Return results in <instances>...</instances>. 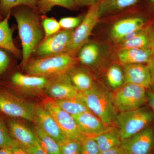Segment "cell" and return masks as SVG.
I'll list each match as a JSON object with an SVG mask.
<instances>
[{"label":"cell","instance_id":"cell-17","mask_svg":"<svg viewBox=\"0 0 154 154\" xmlns=\"http://www.w3.org/2000/svg\"><path fill=\"white\" fill-rule=\"evenodd\" d=\"M124 84H134L146 89L151 88L152 79L148 66L143 64H133L122 66Z\"/></svg>","mask_w":154,"mask_h":154},{"label":"cell","instance_id":"cell-32","mask_svg":"<svg viewBox=\"0 0 154 154\" xmlns=\"http://www.w3.org/2000/svg\"><path fill=\"white\" fill-rule=\"evenodd\" d=\"M42 26L45 35V38L58 33L61 28L59 22L53 18H45L43 19Z\"/></svg>","mask_w":154,"mask_h":154},{"label":"cell","instance_id":"cell-9","mask_svg":"<svg viewBox=\"0 0 154 154\" xmlns=\"http://www.w3.org/2000/svg\"><path fill=\"white\" fill-rule=\"evenodd\" d=\"M99 20L98 4L89 7L81 24L74 30L71 42L67 53L75 56L80 48L88 42L89 37Z\"/></svg>","mask_w":154,"mask_h":154},{"label":"cell","instance_id":"cell-45","mask_svg":"<svg viewBox=\"0 0 154 154\" xmlns=\"http://www.w3.org/2000/svg\"><path fill=\"white\" fill-rule=\"evenodd\" d=\"M4 19V18H3V17H2V16H1V14H0V22H1V21H2V20Z\"/></svg>","mask_w":154,"mask_h":154},{"label":"cell","instance_id":"cell-20","mask_svg":"<svg viewBox=\"0 0 154 154\" xmlns=\"http://www.w3.org/2000/svg\"><path fill=\"white\" fill-rule=\"evenodd\" d=\"M11 82L18 88L25 90H38L45 88L48 80L45 77L28 75L16 72L12 75Z\"/></svg>","mask_w":154,"mask_h":154},{"label":"cell","instance_id":"cell-43","mask_svg":"<svg viewBox=\"0 0 154 154\" xmlns=\"http://www.w3.org/2000/svg\"><path fill=\"white\" fill-rule=\"evenodd\" d=\"M146 7L149 10L154 11V0H144Z\"/></svg>","mask_w":154,"mask_h":154},{"label":"cell","instance_id":"cell-2","mask_svg":"<svg viewBox=\"0 0 154 154\" xmlns=\"http://www.w3.org/2000/svg\"><path fill=\"white\" fill-rule=\"evenodd\" d=\"M77 61L74 56L66 52L33 60L25 66L28 75L53 78L68 74Z\"/></svg>","mask_w":154,"mask_h":154},{"label":"cell","instance_id":"cell-11","mask_svg":"<svg viewBox=\"0 0 154 154\" xmlns=\"http://www.w3.org/2000/svg\"><path fill=\"white\" fill-rule=\"evenodd\" d=\"M121 146L126 154H153V129L147 127L131 137L122 140Z\"/></svg>","mask_w":154,"mask_h":154},{"label":"cell","instance_id":"cell-37","mask_svg":"<svg viewBox=\"0 0 154 154\" xmlns=\"http://www.w3.org/2000/svg\"><path fill=\"white\" fill-rule=\"evenodd\" d=\"M77 7H88L96 5L100 0H73Z\"/></svg>","mask_w":154,"mask_h":154},{"label":"cell","instance_id":"cell-15","mask_svg":"<svg viewBox=\"0 0 154 154\" xmlns=\"http://www.w3.org/2000/svg\"><path fill=\"white\" fill-rule=\"evenodd\" d=\"M34 122L58 143L65 138L55 119L43 106L34 105Z\"/></svg>","mask_w":154,"mask_h":154},{"label":"cell","instance_id":"cell-29","mask_svg":"<svg viewBox=\"0 0 154 154\" xmlns=\"http://www.w3.org/2000/svg\"><path fill=\"white\" fill-rule=\"evenodd\" d=\"M56 6L71 10L78 8L73 0H37V9L41 14H46Z\"/></svg>","mask_w":154,"mask_h":154},{"label":"cell","instance_id":"cell-26","mask_svg":"<svg viewBox=\"0 0 154 154\" xmlns=\"http://www.w3.org/2000/svg\"><path fill=\"white\" fill-rule=\"evenodd\" d=\"M34 132L42 147L48 154H61L60 147L57 141L43 131L39 127H35Z\"/></svg>","mask_w":154,"mask_h":154},{"label":"cell","instance_id":"cell-16","mask_svg":"<svg viewBox=\"0 0 154 154\" xmlns=\"http://www.w3.org/2000/svg\"><path fill=\"white\" fill-rule=\"evenodd\" d=\"M154 55L152 48H128L117 49L114 57L121 65L148 63Z\"/></svg>","mask_w":154,"mask_h":154},{"label":"cell","instance_id":"cell-22","mask_svg":"<svg viewBox=\"0 0 154 154\" xmlns=\"http://www.w3.org/2000/svg\"><path fill=\"white\" fill-rule=\"evenodd\" d=\"M93 137L97 143L100 152L120 146L122 143L120 134L118 129L115 127L109 131Z\"/></svg>","mask_w":154,"mask_h":154},{"label":"cell","instance_id":"cell-44","mask_svg":"<svg viewBox=\"0 0 154 154\" xmlns=\"http://www.w3.org/2000/svg\"><path fill=\"white\" fill-rule=\"evenodd\" d=\"M148 29L150 39L151 47L154 50V28L152 30Z\"/></svg>","mask_w":154,"mask_h":154},{"label":"cell","instance_id":"cell-6","mask_svg":"<svg viewBox=\"0 0 154 154\" xmlns=\"http://www.w3.org/2000/svg\"><path fill=\"white\" fill-rule=\"evenodd\" d=\"M42 105L55 119L65 138L82 143L88 137L82 132L73 116L61 108L53 99L50 97L44 99Z\"/></svg>","mask_w":154,"mask_h":154},{"label":"cell","instance_id":"cell-42","mask_svg":"<svg viewBox=\"0 0 154 154\" xmlns=\"http://www.w3.org/2000/svg\"><path fill=\"white\" fill-rule=\"evenodd\" d=\"M0 154H14L11 147L0 148Z\"/></svg>","mask_w":154,"mask_h":154},{"label":"cell","instance_id":"cell-35","mask_svg":"<svg viewBox=\"0 0 154 154\" xmlns=\"http://www.w3.org/2000/svg\"><path fill=\"white\" fill-rule=\"evenodd\" d=\"M7 50L0 48V77L8 69L11 63V58Z\"/></svg>","mask_w":154,"mask_h":154},{"label":"cell","instance_id":"cell-39","mask_svg":"<svg viewBox=\"0 0 154 154\" xmlns=\"http://www.w3.org/2000/svg\"><path fill=\"white\" fill-rule=\"evenodd\" d=\"M150 72L151 76L152 79L151 88L154 91V55L152 58L151 60L148 63Z\"/></svg>","mask_w":154,"mask_h":154},{"label":"cell","instance_id":"cell-38","mask_svg":"<svg viewBox=\"0 0 154 154\" xmlns=\"http://www.w3.org/2000/svg\"><path fill=\"white\" fill-rule=\"evenodd\" d=\"M99 154H126L124 149L120 146L116 147L114 148L111 149L103 152H101Z\"/></svg>","mask_w":154,"mask_h":154},{"label":"cell","instance_id":"cell-7","mask_svg":"<svg viewBox=\"0 0 154 154\" xmlns=\"http://www.w3.org/2000/svg\"><path fill=\"white\" fill-rule=\"evenodd\" d=\"M146 92L141 86L124 84L112 94L113 104L119 112L137 109L147 101Z\"/></svg>","mask_w":154,"mask_h":154},{"label":"cell","instance_id":"cell-31","mask_svg":"<svg viewBox=\"0 0 154 154\" xmlns=\"http://www.w3.org/2000/svg\"><path fill=\"white\" fill-rule=\"evenodd\" d=\"M58 143L61 154H81V143L77 141L65 138Z\"/></svg>","mask_w":154,"mask_h":154},{"label":"cell","instance_id":"cell-34","mask_svg":"<svg viewBox=\"0 0 154 154\" xmlns=\"http://www.w3.org/2000/svg\"><path fill=\"white\" fill-rule=\"evenodd\" d=\"M83 18L80 17H64L61 19L59 22L61 28H63L64 30H73L79 26Z\"/></svg>","mask_w":154,"mask_h":154},{"label":"cell","instance_id":"cell-19","mask_svg":"<svg viewBox=\"0 0 154 154\" xmlns=\"http://www.w3.org/2000/svg\"><path fill=\"white\" fill-rule=\"evenodd\" d=\"M7 126L12 137L25 147L39 143L35 133L20 122L10 119L7 122Z\"/></svg>","mask_w":154,"mask_h":154},{"label":"cell","instance_id":"cell-30","mask_svg":"<svg viewBox=\"0 0 154 154\" xmlns=\"http://www.w3.org/2000/svg\"><path fill=\"white\" fill-rule=\"evenodd\" d=\"M20 145L11 136L8 126L0 116V148Z\"/></svg>","mask_w":154,"mask_h":154},{"label":"cell","instance_id":"cell-40","mask_svg":"<svg viewBox=\"0 0 154 154\" xmlns=\"http://www.w3.org/2000/svg\"><path fill=\"white\" fill-rule=\"evenodd\" d=\"M14 154H30L25 147L22 145L12 147Z\"/></svg>","mask_w":154,"mask_h":154},{"label":"cell","instance_id":"cell-13","mask_svg":"<svg viewBox=\"0 0 154 154\" xmlns=\"http://www.w3.org/2000/svg\"><path fill=\"white\" fill-rule=\"evenodd\" d=\"M107 48L99 42H88L79 50L78 59L85 66L97 67L107 58L108 51Z\"/></svg>","mask_w":154,"mask_h":154},{"label":"cell","instance_id":"cell-33","mask_svg":"<svg viewBox=\"0 0 154 154\" xmlns=\"http://www.w3.org/2000/svg\"><path fill=\"white\" fill-rule=\"evenodd\" d=\"M100 153L97 143L94 137H86L81 143L80 154H99Z\"/></svg>","mask_w":154,"mask_h":154},{"label":"cell","instance_id":"cell-18","mask_svg":"<svg viewBox=\"0 0 154 154\" xmlns=\"http://www.w3.org/2000/svg\"><path fill=\"white\" fill-rule=\"evenodd\" d=\"M141 0H100L98 3L100 19L114 16L138 5Z\"/></svg>","mask_w":154,"mask_h":154},{"label":"cell","instance_id":"cell-3","mask_svg":"<svg viewBox=\"0 0 154 154\" xmlns=\"http://www.w3.org/2000/svg\"><path fill=\"white\" fill-rule=\"evenodd\" d=\"M82 99L94 115L105 124L114 126L118 111L113 104L112 94L95 84L91 90L82 93Z\"/></svg>","mask_w":154,"mask_h":154},{"label":"cell","instance_id":"cell-1","mask_svg":"<svg viewBox=\"0 0 154 154\" xmlns=\"http://www.w3.org/2000/svg\"><path fill=\"white\" fill-rule=\"evenodd\" d=\"M29 7L14 8L11 14L17 22L22 48V63L25 66L30 56L43 37V32L38 16Z\"/></svg>","mask_w":154,"mask_h":154},{"label":"cell","instance_id":"cell-28","mask_svg":"<svg viewBox=\"0 0 154 154\" xmlns=\"http://www.w3.org/2000/svg\"><path fill=\"white\" fill-rule=\"evenodd\" d=\"M22 6L36 10L37 0H0V14L5 18L14 8Z\"/></svg>","mask_w":154,"mask_h":154},{"label":"cell","instance_id":"cell-10","mask_svg":"<svg viewBox=\"0 0 154 154\" xmlns=\"http://www.w3.org/2000/svg\"><path fill=\"white\" fill-rule=\"evenodd\" d=\"M73 32V30H64L45 38L36 48V54L42 57L67 52Z\"/></svg>","mask_w":154,"mask_h":154},{"label":"cell","instance_id":"cell-27","mask_svg":"<svg viewBox=\"0 0 154 154\" xmlns=\"http://www.w3.org/2000/svg\"><path fill=\"white\" fill-rule=\"evenodd\" d=\"M106 79L108 85L114 91L120 88L124 84L122 67L118 63L110 65L106 71Z\"/></svg>","mask_w":154,"mask_h":154},{"label":"cell","instance_id":"cell-5","mask_svg":"<svg viewBox=\"0 0 154 154\" xmlns=\"http://www.w3.org/2000/svg\"><path fill=\"white\" fill-rule=\"evenodd\" d=\"M140 9L137 5L107 17L114 20L109 35L115 44L129 33L144 28L146 20Z\"/></svg>","mask_w":154,"mask_h":154},{"label":"cell","instance_id":"cell-41","mask_svg":"<svg viewBox=\"0 0 154 154\" xmlns=\"http://www.w3.org/2000/svg\"><path fill=\"white\" fill-rule=\"evenodd\" d=\"M146 93L147 101L154 113V91H148Z\"/></svg>","mask_w":154,"mask_h":154},{"label":"cell","instance_id":"cell-24","mask_svg":"<svg viewBox=\"0 0 154 154\" xmlns=\"http://www.w3.org/2000/svg\"><path fill=\"white\" fill-rule=\"evenodd\" d=\"M115 45L117 49L128 48H152L149 29L145 28L141 29L129 40Z\"/></svg>","mask_w":154,"mask_h":154},{"label":"cell","instance_id":"cell-14","mask_svg":"<svg viewBox=\"0 0 154 154\" xmlns=\"http://www.w3.org/2000/svg\"><path fill=\"white\" fill-rule=\"evenodd\" d=\"M73 117L82 132L88 137L97 136L115 127L105 124L91 112H85Z\"/></svg>","mask_w":154,"mask_h":154},{"label":"cell","instance_id":"cell-23","mask_svg":"<svg viewBox=\"0 0 154 154\" xmlns=\"http://www.w3.org/2000/svg\"><path fill=\"white\" fill-rule=\"evenodd\" d=\"M69 76L72 83L82 93L91 90L95 85L93 78L86 70L82 68L72 69Z\"/></svg>","mask_w":154,"mask_h":154},{"label":"cell","instance_id":"cell-25","mask_svg":"<svg viewBox=\"0 0 154 154\" xmlns=\"http://www.w3.org/2000/svg\"><path fill=\"white\" fill-rule=\"evenodd\" d=\"M54 100L61 108L72 116L79 115L85 112H91L83 101L82 96L81 98Z\"/></svg>","mask_w":154,"mask_h":154},{"label":"cell","instance_id":"cell-12","mask_svg":"<svg viewBox=\"0 0 154 154\" xmlns=\"http://www.w3.org/2000/svg\"><path fill=\"white\" fill-rule=\"evenodd\" d=\"M52 78L45 87L50 98L57 100L82 97V92L73 85L68 74Z\"/></svg>","mask_w":154,"mask_h":154},{"label":"cell","instance_id":"cell-36","mask_svg":"<svg viewBox=\"0 0 154 154\" xmlns=\"http://www.w3.org/2000/svg\"><path fill=\"white\" fill-rule=\"evenodd\" d=\"M25 148L30 154H48L44 150V149L42 147L39 143Z\"/></svg>","mask_w":154,"mask_h":154},{"label":"cell","instance_id":"cell-21","mask_svg":"<svg viewBox=\"0 0 154 154\" xmlns=\"http://www.w3.org/2000/svg\"><path fill=\"white\" fill-rule=\"evenodd\" d=\"M9 13L0 22V48L7 50L16 56L19 55V51L14 43L13 38V30L10 27Z\"/></svg>","mask_w":154,"mask_h":154},{"label":"cell","instance_id":"cell-4","mask_svg":"<svg viewBox=\"0 0 154 154\" xmlns=\"http://www.w3.org/2000/svg\"><path fill=\"white\" fill-rule=\"evenodd\" d=\"M152 110L140 107L135 110L119 112L115 125L122 140L140 132L153 121Z\"/></svg>","mask_w":154,"mask_h":154},{"label":"cell","instance_id":"cell-8","mask_svg":"<svg viewBox=\"0 0 154 154\" xmlns=\"http://www.w3.org/2000/svg\"><path fill=\"white\" fill-rule=\"evenodd\" d=\"M0 112L9 117L34 122V105L5 88H0Z\"/></svg>","mask_w":154,"mask_h":154}]
</instances>
